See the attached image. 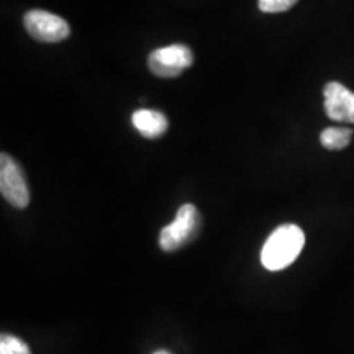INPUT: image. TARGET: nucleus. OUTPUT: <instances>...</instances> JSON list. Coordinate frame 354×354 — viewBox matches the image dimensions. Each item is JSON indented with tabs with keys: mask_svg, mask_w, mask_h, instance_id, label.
<instances>
[{
	"mask_svg": "<svg viewBox=\"0 0 354 354\" xmlns=\"http://www.w3.org/2000/svg\"><path fill=\"white\" fill-rule=\"evenodd\" d=\"M133 127L138 130L145 138L154 140L162 136L167 131V118L165 113L158 112V110L141 109L136 110L131 117Z\"/></svg>",
	"mask_w": 354,
	"mask_h": 354,
	"instance_id": "nucleus-7",
	"label": "nucleus"
},
{
	"mask_svg": "<svg viewBox=\"0 0 354 354\" xmlns=\"http://www.w3.org/2000/svg\"><path fill=\"white\" fill-rule=\"evenodd\" d=\"M299 0H258V6L264 13H281L287 12Z\"/></svg>",
	"mask_w": 354,
	"mask_h": 354,
	"instance_id": "nucleus-10",
	"label": "nucleus"
},
{
	"mask_svg": "<svg viewBox=\"0 0 354 354\" xmlns=\"http://www.w3.org/2000/svg\"><path fill=\"white\" fill-rule=\"evenodd\" d=\"M201 221L202 218L197 207L192 203H185L177 210L174 221L161 230L159 246L167 253L180 250L196 238L198 228H201Z\"/></svg>",
	"mask_w": 354,
	"mask_h": 354,
	"instance_id": "nucleus-2",
	"label": "nucleus"
},
{
	"mask_svg": "<svg viewBox=\"0 0 354 354\" xmlns=\"http://www.w3.org/2000/svg\"><path fill=\"white\" fill-rule=\"evenodd\" d=\"M353 136V130L349 128H335L330 127L322 131L320 143L323 148L331 149V151H338V149H344L349 145Z\"/></svg>",
	"mask_w": 354,
	"mask_h": 354,
	"instance_id": "nucleus-8",
	"label": "nucleus"
},
{
	"mask_svg": "<svg viewBox=\"0 0 354 354\" xmlns=\"http://www.w3.org/2000/svg\"><path fill=\"white\" fill-rule=\"evenodd\" d=\"M325 112L331 120L354 123V92L339 82H328L323 91Z\"/></svg>",
	"mask_w": 354,
	"mask_h": 354,
	"instance_id": "nucleus-6",
	"label": "nucleus"
},
{
	"mask_svg": "<svg viewBox=\"0 0 354 354\" xmlns=\"http://www.w3.org/2000/svg\"><path fill=\"white\" fill-rule=\"evenodd\" d=\"M0 354H32L24 339L12 335H2L0 338Z\"/></svg>",
	"mask_w": 354,
	"mask_h": 354,
	"instance_id": "nucleus-9",
	"label": "nucleus"
},
{
	"mask_svg": "<svg viewBox=\"0 0 354 354\" xmlns=\"http://www.w3.org/2000/svg\"><path fill=\"white\" fill-rule=\"evenodd\" d=\"M304 245L305 234L302 228L294 223L281 225L266 240L261 250V263L268 271H282L299 258Z\"/></svg>",
	"mask_w": 354,
	"mask_h": 354,
	"instance_id": "nucleus-1",
	"label": "nucleus"
},
{
	"mask_svg": "<svg viewBox=\"0 0 354 354\" xmlns=\"http://www.w3.org/2000/svg\"><path fill=\"white\" fill-rule=\"evenodd\" d=\"M194 63L192 50L185 44L159 48L148 56V68L158 77H177Z\"/></svg>",
	"mask_w": 354,
	"mask_h": 354,
	"instance_id": "nucleus-4",
	"label": "nucleus"
},
{
	"mask_svg": "<svg viewBox=\"0 0 354 354\" xmlns=\"http://www.w3.org/2000/svg\"><path fill=\"white\" fill-rule=\"evenodd\" d=\"M24 24L30 37L43 43H57L69 37L68 21L46 10H30L24 17Z\"/></svg>",
	"mask_w": 354,
	"mask_h": 354,
	"instance_id": "nucleus-5",
	"label": "nucleus"
},
{
	"mask_svg": "<svg viewBox=\"0 0 354 354\" xmlns=\"http://www.w3.org/2000/svg\"><path fill=\"white\" fill-rule=\"evenodd\" d=\"M153 354H171L169 351H156V353H153Z\"/></svg>",
	"mask_w": 354,
	"mask_h": 354,
	"instance_id": "nucleus-11",
	"label": "nucleus"
},
{
	"mask_svg": "<svg viewBox=\"0 0 354 354\" xmlns=\"http://www.w3.org/2000/svg\"><path fill=\"white\" fill-rule=\"evenodd\" d=\"M0 192L15 209H25L30 203V189L24 169L7 153L0 156Z\"/></svg>",
	"mask_w": 354,
	"mask_h": 354,
	"instance_id": "nucleus-3",
	"label": "nucleus"
}]
</instances>
